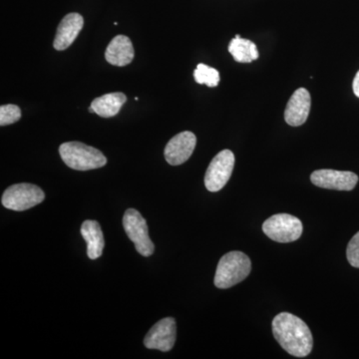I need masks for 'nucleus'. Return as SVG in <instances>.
Wrapping results in <instances>:
<instances>
[{"label":"nucleus","mask_w":359,"mask_h":359,"mask_svg":"<svg viewBox=\"0 0 359 359\" xmlns=\"http://www.w3.org/2000/svg\"><path fill=\"white\" fill-rule=\"evenodd\" d=\"M313 185L328 190L351 191L355 188L358 176L353 172L337 170H316L311 175Z\"/></svg>","instance_id":"6e6552de"},{"label":"nucleus","mask_w":359,"mask_h":359,"mask_svg":"<svg viewBox=\"0 0 359 359\" xmlns=\"http://www.w3.org/2000/svg\"><path fill=\"white\" fill-rule=\"evenodd\" d=\"M252 262L244 252L233 250L219 259L215 276V285L219 289H230L249 276Z\"/></svg>","instance_id":"f03ea898"},{"label":"nucleus","mask_w":359,"mask_h":359,"mask_svg":"<svg viewBox=\"0 0 359 359\" xmlns=\"http://www.w3.org/2000/svg\"><path fill=\"white\" fill-rule=\"evenodd\" d=\"M84 26V18L79 13H69L59 23L53 46L55 50L63 51L72 45Z\"/></svg>","instance_id":"f8f14e48"},{"label":"nucleus","mask_w":359,"mask_h":359,"mask_svg":"<svg viewBox=\"0 0 359 359\" xmlns=\"http://www.w3.org/2000/svg\"><path fill=\"white\" fill-rule=\"evenodd\" d=\"M123 226L141 256L150 257L153 255L155 245L149 237L147 223L140 212L135 209L127 210L123 217Z\"/></svg>","instance_id":"39448f33"},{"label":"nucleus","mask_w":359,"mask_h":359,"mask_svg":"<svg viewBox=\"0 0 359 359\" xmlns=\"http://www.w3.org/2000/svg\"><path fill=\"white\" fill-rule=\"evenodd\" d=\"M176 337V320L173 318H163L149 330L144 344L149 349H158L167 353L173 348Z\"/></svg>","instance_id":"1a4fd4ad"},{"label":"nucleus","mask_w":359,"mask_h":359,"mask_svg":"<svg viewBox=\"0 0 359 359\" xmlns=\"http://www.w3.org/2000/svg\"><path fill=\"white\" fill-rule=\"evenodd\" d=\"M311 105V94L308 90L304 88L295 90L285 108V122L290 126H302L308 120Z\"/></svg>","instance_id":"9b49d317"},{"label":"nucleus","mask_w":359,"mask_h":359,"mask_svg":"<svg viewBox=\"0 0 359 359\" xmlns=\"http://www.w3.org/2000/svg\"><path fill=\"white\" fill-rule=\"evenodd\" d=\"M235 167V155L223 150L210 163L205 176V186L210 192H219L228 183Z\"/></svg>","instance_id":"0eeeda50"},{"label":"nucleus","mask_w":359,"mask_h":359,"mask_svg":"<svg viewBox=\"0 0 359 359\" xmlns=\"http://www.w3.org/2000/svg\"><path fill=\"white\" fill-rule=\"evenodd\" d=\"M229 52L238 63H250L259 58L257 45L250 40L241 39L238 34L229 45Z\"/></svg>","instance_id":"dca6fc26"},{"label":"nucleus","mask_w":359,"mask_h":359,"mask_svg":"<svg viewBox=\"0 0 359 359\" xmlns=\"http://www.w3.org/2000/svg\"><path fill=\"white\" fill-rule=\"evenodd\" d=\"M194 78H195L198 84H205L208 87H211V88L218 86L219 79H221L218 70L203 65V63H200L196 70L194 71Z\"/></svg>","instance_id":"f3484780"},{"label":"nucleus","mask_w":359,"mask_h":359,"mask_svg":"<svg viewBox=\"0 0 359 359\" xmlns=\"http://www.w3.org/2000/svg\"><path fill=\"white\" fill-rule=\"evenodd\" d=\"M353 88L354 94L359 98V71L356 73L355 77H354Z\"/></svg>","instance_id":"aec40b11"},{"label":"nucleus","mask_w":359,"mask_h":359,"mask_svg":"<svg viewBox=\"0 0 359 359\" xmlns=\"http://www.w3.org/2000/svg\"><path fill=\"white\" fill-rule=\"evenodd\" d=\"M135 56L131 39L126 35H117L111 40L105 52V59L111 65L123 67L130 65Z\"/></svg>","instance_id":"ddd939ff"},{"label":"nucleus","mask_w":359,"mask_h":359,"mask_svg":"<svg viewBox=\"0 0 359 359\" xmlns=\"http://www.w3.org/2000/svg\"><path fill=\"white\" fill-rule=\"evenodd\" d=\"M44 199L45 194L39 186L22 183L8 187L1 202L6 209L22 212L39 205Z\"/></svg>","instance_id":"20e7f679"},{"label":"nucleus","mask_w":359,"mask_h":359,"mask_svg":"<svg viewBox=\"0 0 359 359\" xmlns=\"http://www.w3.org/2000/svg\"><path fill=\"white\" fill-rule=\"evenodd\" d=\"M21 110L18 105L7 104L0 107V125L2 127L14 124L20 120Z\"/></svg>","instance_id":"a211bd4d"},{"label":"nucleus","mask_w":359,"mask_h":359,"mask_svg":"<svg viewBox=\"0 0 359 359\" xmlns=\"http://www.w3.org/2000/svg\"><path fill=\"white\" fill-rule=\"evenodd\" d=\"M127 96L122 92L105 94L97 97L91 103L95 114L102 118L114 117L121 110L122 106L126 103Z\"/></svg>","instance_id":"2eb2a0df"},{"label":"nucleus","mask_w":359,"mask_h":359,"mask_svg":"<svg viewBox=\"0 0 359 359\" xmlns=\"http://www.w3.org/2000/svg\"><path fill=\"white\" fill-rule=\"evenodd\" d=\"M301 219L289 214H276L263 224V231L271 240L278 243H292L302 233Z\"/></svg>","instance_id":"423d86ee"},{"label":"nucleus","mask_w":359,"mask_h":359,"mask_svg":"<svg viewBox=\"0 0 359 359\" xmlns=\"http://www.w3.org/2000/svg\"><path fill=\"white\" fill-rule=\"evenodd\" d=\"M273 332L276 341L290 355L306 358L313 351L311 330L304 320L294 314H278L273 320Z\"/></svg>","instance_id":"f257e3e1"},{"label":"nucleus","mask_w":359,"mask_h":359,"mask_svg":"<svg viewBox=\"0 0 359 359\" xmlns=\"http://www.w3.org/2000/svg\"><path fill=\"white\" fill-rule=\"evenodd\" d=\"M346 257L348 259V263L353 266V268L359 269V231L353 236L351 242L348 243L346 250Z\"/></svg>","instance_id":"6ab92c4d"},{"label":"nucleus","mask_w":359,"mask_h":359,"mask_svg":"<svg viewBox=\"0 0 359 359\" xmlns=\"http://www.w3.org/2000/svg\"><path fill=\"white\" fill-rule=\"evenodd\" d=\"M81 235L87 243V256L89 259H96L102 256L105 242L98 222L92 219L85 221L81 226Z\"/></svg>","instance_id":"4468645a"},{"label":"nucleus","mask_w":359,"mask_h":359,"mask_svg":"<svg viewBox=\"0 0 359 359\" xmlns=\"http://www.w3.org/2000/svg\"><path fill=\"white\" fill-rule=\"evenodd\" d=\"M59 154L66 166L76 171L99 169L107 164V158L101 151L80 142L61 144Z\"/></svg>","instance_id":"7ed1b4c3"},{"label":"nucleus","mask_w":359,"mask_h":359,"mask_svg":"<svg viewBox=\"0 0 359 359\" xmlns=\"http://www.w3.org/2000/svg\"><path fill=\"white\" fill-rule=\"evenodd\" d=\"M196 145L197 137L193 132H181L168 142L164 151L165 158L172 166H179L190 159Z\"/></svg>","instance_id":"9d476101"}]
</instances>
